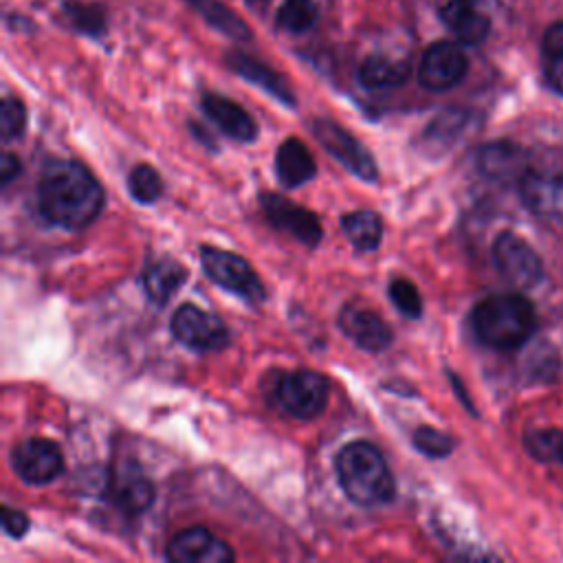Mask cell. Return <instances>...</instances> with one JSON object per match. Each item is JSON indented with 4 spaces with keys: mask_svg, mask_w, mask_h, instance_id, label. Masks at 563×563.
Masks as SVG:
<instances>
[{
    "mask_svg": "<svg viewBox=\"0 0 563 563\" xmlns=\"http://www.w3.org/2000/svg\"><path fill=\"white\" fill-rule=\"evenodd\" d=\"M2 528L7 534L11 537H22L26 534L29 530V517L22 512V510H15V508H9V506H2Z\"/></svg>",
    "mask_w": 563,
    "mask_h": 563,
    "instance_id": "33",
    "label": "cell"
},
{
    "mask_svg": "<svg viewBox=\"0 0 563 563\" xmlns=\"http://www.w3.org/2000/svg\"><path fill=\"white\" fill-rule=\"evenodd\" d=\"M341 229L345 238L352 242V246L361 253L376 251L383 240V220L372 209H361L343 216Z\"/></svg>",
    "mask_w": 563,
    "mask_h": 563,
    "instance_id": "22",
    "label": "cell"
},
{
    "mask_svg": "<svg viewBox=\"0 0 563 563\" xmlns=\"http://www.w3.org/2000/svg\"><path fill=\"white\" fill-rule=\"evenodd\" d=\"M185 279H187L185 266L172 257H156L145 266L141 275L143 288L156 306H165L172 299V295L183 286Z\"/></svg>",
    "mask_w": 563,
    "mask_h": 563,
    "instance_id": "20",
    "label": "cell"
},
{
    "mask_svg": "<svg viewBox=\"0 0 563 563\" xmlns=\"http://www.w3.org/2000/svg\"><path fill=\"white\" fill-rule=\"evenodd\" d=\"M317 20L314 0H284L277 11V26L290 33H301L310 29Z\"/></svg>",
    "mask_w": 563,
    "mask_h": 563,
    "instance_id": "27",
    "label": "cell"
},
{
    "mask_svg": "<svg viewBox=\"0 0 563 563\" xmlns=\"http://www.w3.org/2000/svg\"><path fill=\"white\" fill-rule=\"evenodd\" d=\"M493 262L499 275L517 288H532L543 277V264L537 251L523 238L510 231L495 238Z\"/></svg>",
    "mask_w": 563,
    "mask_h": 563,
    "instance_id": "8",
    "label": "cell"
},
{
    "mask_svg": "<svg viewBox=\"0 0 563 563\" xmlns=\"http://www.w3.org/2000/svg\"><path fill=\"white\" fill-rule=\"evenodd\" d=\"M528 453L545 464H563V431L561 429H534L526 435Z\"/></svg>",
    "mask_w": 563,
    "mask_h": 563,
    "instance_id": "26",
    "label": "cell"
},
{
    "mask_svg": "<svg viewBox=\"0 0 563 563\" xmlns=\"http://www.w3.org/2000/svg\"><path fill=\"white\" fill-rule=\"evenodd\" d=\"M37 207L51 224L79 231L101 213L103 189L84 163L57 158L40 176Z\"/></svg>",
    "mask_w": 563,
    "mask_h": 563,
    "instance_id": "1",
    "label": "cell"
},
{
    "mask_svg": "<svg viewBox=\"0 0 563 563\" xmlns=\"http://www.w3.org/2000/svg\"><path fill=\"white\" fill-rule=\"evenodd\" d=\"M409 77V66L398 59H387L380 55L367 57L358 68V79L365 88H394L405 84Z\"/></svg>",
    "mask_w": 563,
    "mask_h": 563,
    "instance_id": "23",
    "label": "cell"
},
{
    "mask_svg": "<svg viewBox=\"0 0 563 563\" xmlns=\"http://www.w3.org/2000/svg\"><path fill=\"white\" fill-rule=\"evenodd\" d=\"M20 172V161L15 154L4 152L0 158V176H2V187H7Z\"/></svg>",
    "mask_w": 563,
    "mask_h": 563,
    "instance_id": "34",
    "label": "cell"
},
{
    "mask_svg": "<svg viewBox=\"0 0 563 563\" xmlns=\"http://www.w3.org/2000/svg\"><path fill=\"white\" fill-rule=\"evenodd\" d=\"M275 400L288 416L312 420L328 407L330 380L312 369L286 372L275 385Z\"/></svg>",
    "mask_w": 563,
    "mask_h": 563,
    "instance_id": "4",
    "label": "cell"
},
{
    "mask_svg": "<svg viewBox=\"0 0 563 563\" xmlns=\"http://www.w3.org/2000/svg\"><path fill=\"white\" fill-rule=\"evenodd\" d=\"M200 262L202 271L211 277V282H216L224 290L242 297L249 303H260L266 299V288L262 279L244 257L205 244L200 249Z\"/></svg>",
    "mask_w": 563,
    "mask_h": 563,
    "instance_id": "5",
    "label": "cell"
},
{
    "mask_svg": "<svg viewBox=\"0 0 563 563\" xmlns=\"http://www.w3.org/2000/svg\"><path fill=\"white\" fill-rule=\"evenodd\" d=\"M191 4L205 15V20L216 26L218 31H222L224 35L233 37V40H249L251 31L249 26L240 20V15H235L233 11H229L224 4H220L218 0H191Z\"/></svg>",
    "mask_w": 563,
    "mask_h": 563,
    "instance_id": "25",
    "label": "cell"
},
{
    "mask_svg": "<svg viewBox=\"0 0 563 563\" xmlns=\"http://www.w3.org/2000/svg\"><path fill=\"white\" fill-rule=\"evenodd\" d=\"M477 165L488 178H495V180H510V178L521 180L528 174L523 169L519 147L510 143H493L482 147Z\"/></svg>",
    "mask_w": 563,
    "mask_h": 563,
    "instance_id": "21",
    "label": "cell"
},
{
    "mask_svg": "<svg viewBox=\"0 0 563 563\" xmlns=\"http://www.w3.org/2000/svg\"><path fill=\"white\" fill-rule=\"evenodd\" d=\"M312 132L319 139V143L323 145V150L328 154H332L347 172H352L354 176H358L361 180H367V183L376 180L378 167H376L372 152L354 134H350L343 125H339L336 121H330V119H317L312 123Z\"/></svg>",
    "mask_w": 563,
    "mask_h": 563,
    "instance_id": "7",
    "label": "cell"
},
{
    "mask_svg": "<svg viewBox=\"0 0 563 563\" xmlns=\"http://www.w3.org/2000/svg\"><path fill=\"white\" fill-rule=\"evenodd\" d=\"M413 446L427 457H444L455 449V440L440 429L433 427H418L413 433Z\"/></svg>",
    "mask_w": 563,
    "mask_h": 563,
    "instance_id": "31",
    "label": "cell"
},
{
    "mask_svg": "<svg viewBox=\"0 0 563 563\" xmlns=\"http://www.w3.org/2000/svg\"><path fill=\"white\" fill-rule=\"evenodd\" d=\"M471 323L484 345L506 352L521 347L532 336L537 314L523 295L501 292L482 299L471 312Z\"/></svg>",
    "mask_w": 563,
    "mask_h": 563,
    "instance_id": "3",
    "label": "cell"
},
{
    "mask_svg": "<svg viewBox=\"0 0 563 563\" xmlns=\"http://www.w3.org/2000/svg\"><path fill=\"white\" fill-rule=\"evenodd\" d=\"M251 4H264V2H268V0H249Z\"/></svg>",
    "mask_w": 563,
    "mask_h": 563,
    "instance_id": "35",
    "label": "cell"
},
{
    "mask_svg": "<svg viewBox=\"0 0 563 563\" xmlns=\"http://www.w3.org/2000/svg\"><path fill=\"white\" fill-rule=\"evenodd\" d=\"M64 13L68 15V22L73 24V29H79L81 33L97 35L103 31V13L97 7L70 2L64 7Z\"/></svg>",
    "mask_w": 563,
    "mask_h": 563,
    "instance_id": "32",
    "label": "cell"
},
{
    "mask_svg": "<svg viewBox=\"0 0 563 563\" xmlns=\"http://www.w3.org/2000/svg\"><path fill=\"white\" fill-rule=\"evenodd\" d=\"M339 325L347 339H352L365 352H383L391 343V328L385 319L363 306H345L339 314Z\"/></svg>",
    "mask_w": 563,
    "mask_h": 563,
    "instance_id": "13",
    "label": "cell"
},
{
    "mask_svg": "<svg viewBox=\"0 0 563 563\" xmlns=\"http://www.w3.org/2000/svg\"><path fill=\"white\" fill-rule=\"evenodd\" d=\"M233 556L231 545L202 526L180 530L167 543V559L176 563H227Z\"/></svg>",
    "mask_w": 563,
    "mask_h": 563,
    "instance_id": "12",
    "label": "cell"
},
{
    "mask_svg": "<svg viewBox=\"0 0 563 563\" xmlns=\"http://www.w3.org/2000/svg\"><path fill=\"white\" fill-rule=\"evenodd\" d=\"M526 207L545 218L563 220V174L561 172H528L519 180Z\"/></svg>",
    "mask_w": 563,
    "mask_h": 563,
    "instance_id": "14",
    "label": "cell"
},
{
    "mask_svg": "<svg viewBox=\"0 0 563 563\" xmlns=\"http://www.w3.org/2000/svg\"><path fill=\"white\" fill-rule=\"evenodd\" d=\"M26 128V108L18 97H4L0 108V136L4 143L20 139Z\"/></svg>",
    "mask_w": 563,
    "mask_h": 563,
    "instance_id": "29",
    "label": "cell"
},
{
    "mask_svg": "<svg viewBox=\"0 0 563 563\" xmlns=\"http://www.w3.org/2000/svg\"><path fill=\"white\" fill-rule=\"evenodd\" d=\"M466 70H468V59L460 48V44L442 40V42H433L422 53L418 81L431 92H442L460 84Z\"/></svg>",
    "mask_w": 563,
    "mask_h": 563,
    "instance_id": "10",
    "label": "cell"
},
{
    "mask_svg": "<svg viewBox=\"0 0 563 563\" xmlns=\"http://www.w3.org/2000/svg\"><path fill=\"white\" fill-rule=\"evenodd\" d=\"M227 62L246 81L266 90L271 97H275L282 103H286L290 108L295 106V95H292L288 81L279 73H275L271 66H266L260 59H255L251 55H244V53H231L227 57Z\"/></svg>",
    "mask_w": 563,
    "mask_h": 563,
    "instance_id": "19",
    "label": "cell"
},
{
    "mask_svg": "<svg viewBox=\"0 0 563 563\" xmlns=\"http://www.w3.org/2000/svg\"><path fill=\"white\" fill-rule=\"evenodd\" d=\"M172 334L176 341H180L189 350L198 352H218L229 345V328L224 325L222 319L216 314L194 306V303H183L176 308L172 317Z\"/></svg>",
    "mask_w": 563,
    "mask_h": 563,
    "instance_id": "6",
    "label": "cell"
},
{
    "mask_svg": "<svg viewBox=\"0 0 563 563\" xmlns=\"http://www.w3.org/2000/svg\"><path fill=\"white\" fill-rule=\"evenodd\" d=\"M11 468L15 475L33 486L53 482L64 468L59 446L46 438H29L11 449Z\"/></svg>",
    "mask_w": 563,
    "mask_h": 563,
    "instance_id": "9",
    "label": "cell"
},
{
    "mask_svg": "<svg viewBox=\"0 0 563 563\" xmlns=\"http://www.w3.org/2000/svg\"><path fill=\"white\" fill-rule=\"evenodd\" d=\"M110 495L128 515H141L154 501V486L136 464L123 462L110 475Z\"/></svg>",
    "mask_w": 563,
    "mask_h": 563,
    "instance_id": "15",
    "label": "cell"
},
{
    "mask_svg": "<svg viewBox=\"0 0 563 563\" xmlns=\"http://www.w3.org/2000/svg\"><path fill=\"white\" fill-rule=\"evenodd\" d=\"M202 110L205 114L231 139L249 143L257 136V123L253 121V117L233 99L216 95V92H207L202 95Z\"/></svg>",
    "mask_w": 563,
    "mask_h": 563,
    "instance_id": "17",
    "label": "cell"
},
{
    "mask_svg": "<svg viewBox=\"0 0 563 563\" xmlns=\"http://www.w3.org/2000/svg\"><path fill=\"white\" fill-rule=\"evenodd\" d=\"M260 202H262V209H264L268 222L275 229L290 233L295 240L303 242L306 246H317L321 242V235H323L321 220L308 207L297 205L295 200L273 194V191L262 194Z\"/></svg>",
    "mask_w": 563,
    "mask_h": 563,
    "instance_id": "11",
    "label": "cell"
},
{
    "mask_svg": "<svg viewBox=\"0 0 563 563\" xmlns=\"http://www.w3.org/2000/svg\"><path fill=\"white\" fill-rule=\"evenodd\" d=\"M389 297L400 314H405L409 319H418L422 314V297L413 282L402 279V277L394 279L389 284Z\"/></svg>",
    "mask_w": 563,
    "mask_h": 563,
    "instance_id": "30",
    "label": "cell"
},
{
    "mask_svg": "<svg viewBox=\"0 0 563 563\" xmlns=\"http://www.w3.org/2000/svg\"><path fill=\"white\" fill-rule=\"evenodd\" d=\"M334 468L343 493L358 506L387 504L396 493L387 460L372 442L345 444L334 457Z\"/></svg>",
    "mask_w": 563,
    "mask_h": 563,
    "instance_id": "2",
    "label": "cell"
},
{
    "mask_svg": "<svg viewBox=\"0 0 563 563\" xmlns=\"http://www.w3.org/2000/svg\"><path fill=\"white\" fill-rule=\"evenodd\" d=\"M541 66L548 84L563 95V22L548 26L541 44Z\"/></svg>",
    "mask_w": 563,
    "mask_h": 563,
    "instance_id": "24",
    "label": "cell"
},
{
    "mask_svg": "<svg viewBox=\"0 0 563 563\" xmlns=\"http://www.w3.org/2000/svg\"><path fill=\"white\" fill-rule=\"evenodd\" d=\"M275 172L284 187L292 189L299 187L317 174V163L312 158V152L308 145L295 136H288L275 154Z\"/></svg>",
    "mask_w": 563,
    "mask_h": 563,
    "instance_id": "18",
    "label": "cell"
},
{
    "mask_svg": "<svg viewBox=\"0 0 563 563\" xmlns=\"http://www.w3.org/2000/svg\"><path fill=\"white\" fill-rule=\"evenodd\" d=\"M128 189L136 202L150 205V202L158 200L163 194L161 174L152 165L141 163V165L132 167V172L128 174Z\"/></svg>",
    "mask_w": 563,
    "mask_h": 563,
    "instance_id": "28",
    "label": "cell"
},
{
    "mask_svg": "<svg viewBox=\"0 0 563 563\" xmlns=\"http://www.w3.org/2000/svg\"><path fill=\"white\" fill-rule=\"evenodd\" d=\"M440 18L462 44H479L490 31V18L482 11V0H449Z\"/></svg>",
    "mask_w": 563,
    "mask_h": 563,
    "instance_id": "16",
    "label": "cell"
}]
</instances>
